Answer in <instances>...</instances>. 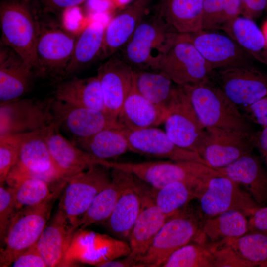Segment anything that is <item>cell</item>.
I'll return each instance as SVG.
<instances>
[{
	"label": "cell",
	"mask_w": 267,
	"mask_h": 267,
	"mask_svg": "<svg viewBox=\"0 0 267 267\" xmlns=\"http://www.w3.org/2000/svg\"><path fill=\"white\" fill-rule=\"evenodd\" d=\"M202 223L198 214L185 207L169 217L137 267H161L173 252L195 241Z\"/></svg>",
	"instance_id": "cell-6"
},
{
	"label": "cell",
	"mask_w": 267,
	"mask_h": 267,
	"mask_svg": "<svg viewBox=\"0 0 267 267\" xmlns=\"http://www.w3.org/2000/svg\"><path fill=\"white\" fill-rule=\"evenodd\" d=\"M225 244L232 248L252 266L259 267L267 261V233L248 231L242 236L216 244Z\"/></svg>",
	"instance_id": "cell-37"
},
{
	"label": "cell",
	"mask_w": 267,
	"mask_h": 267,
	"mask_svg": "<svg viewBox=\"0 0 267 267\" xmlns=\"http://www.w3.org/2000/svg\"><path fill=\"white\" fill-rule=\"evenodd\" d=\"M161 267H213V257L204 245L189 243L173 252Z\"/></svg>",
	"instance_id": "cell-39"
},
{
	"label": "cell",
	"mask_w": 267,
	"mask_h": 267,
	"mask_svg": "<svg viewBox=\"0 0 267 267\" xmlns=\"http://www.w3.org/2000/svg\"><path fill=\"white\" fill-rule=\"evenodd\" d=\"M11 265L13 267H48L37 243L19 254Z\"/></svg>",
	"instance_id": "cell-43"
},
{
	"label": "cell",
	"mask_w": 267,
	"mask_h": 267,
	"mask_svg": "<svg viewBox=\"0 0 267 267\" xmlns=\"http://www.w3.org/2000/svg\"><path fill=\"white\" fill-rule=\"evenodd\" d=\"M241 14L240 0H204L202 30H221Z\"/></svg>",
	"instance_id": "cell-38"
},
{
	"label": "cell",
	"mask_w": 267,
	"mask_h": 267,
	"mask_svg": "<svg viewBox=\"0 0 267 267\" xmlns=\"http://www.w3.org/2000/svg\"><path fill=\"white\" fill-rule=\"evenodd\" d=\"M221 30L235 41L252 57L259 54L267 47L262 30L254 21L243 15L232 19Z\"/></svg>",
	"instance_id": "cell-35"
},
{
	"label": "cell",
	"mask_w": 267,
	"mask_h": 267,
	"mask_svg": "<svg viewBox=\"0 0 267 267\" xmlns=\"http://www.w3.org/2000/svg\"><path fill=\"white\" fill-rule=\"evenodd\" d=\"M96 266L99 267H137V264L133 258L128 255L121 259L100 262L96 265Z\"/></svg>",
	"instance_id": "cell-49"
},
{
	"label": "cell",
	"mask_w": 267,
	"mask_h": 267,
	"mask_svg": "<svg viewBox=\"0 0 267 267\" xmlns=\"http://www.w3.org/2000/svg\"><path fill=\"white\" fill-rule=\"evenodd\" d=\"M75 145L97 158L116 159L129 151L128 141L119 128H107L86 138L75 139Z\"/></svg>",
	"instance_id": "cell-32"
},
{
	"label": "cell",
	"mask_w": 267,
	"mask_h": 267,
	"mask_svg": "<svg viewBox=\"0 0 267 267\" xmlns=\"http://www.w3.org/2000/svg\"><path fill=\"white\" fill-rule=\"evenodd\" d=\"M151 0H135L115 15L105 27L100 59L113 55L130 39L147 14Z\"/></svg>",
	"instance_id": "cell-23"
},
{
	"label": "cell",
	"mask_w": 267,
	"mask_h": 267,
	"mask_svg": "<svg viewBox=\"0 0 267 267\" xmlns=\"http://www.w3.org/2000/svg\"><path fill=\"white\" fill-rule=\"evenodd\" d=\"M241 106L249 120L262 127L267 126V95L251 104Z\"/></svg>",
	"instance_id": "cell-45"
},
{
	"label": "cell",
	"mask_w": 267,
	"mask_h": 267,
	"mask_svg": "<svg viewBox=\"0 0 267 267\" xmlns=\"http://www.w3.org/2000/svg\"><path fill=\"white\" fill-rule=\"evenodd\" d=\"M112 180L111 169L95 165L67 179L59 208L74 230L95 197Z\"/></svg>",
	"instance_id": "cell-7"
},
{
	"label": "cell",
	"mask_w": 267,
	"mask_h": 267,
	"mask_svg": "<svg viewBox=\"0 0 267 267\" xmlns=\"http://www.w3.org/2000/svg\"><path fill=\"white\" fill-rule=\"evenodd\" d=\"M215 169L243 186L260 206L267 202V171L252 152L225 167Z\"/></svg>",
	"instance_id": "cell-25"
},
{
	"label": "cell",
	"mask_w": 267,
	"mask_h": 267,
	"mask_svg": "<svg viewBox=\"0 0 267 267\" xmlns=\"http://www.w3.org/2000/svg\"><path fill=\"white\" fill-rule=\"evenodd\" d=\"M259 267H267V261L261 264Z\"/></svg>",
	"instance_id": "cell-51"
},
{
	"label": "cell",
	"mask_w": 267,
	"mask_h": 267,
	"mask_svg": "<svg viewBox=\"0 0 267 267\" xmlns=\"http://www.w3.org/2000/svg\"><path fill=\"white\" fill-rule=\"evenodd\" d=\"M213 267H252L232 248L225 244L211 245Z\"/></svg>",
	"instance_id": "cell-42"
},
{
	"label": "cell",
	"mask_w": 267,
	"mask_h": 267,
	"mask_svg": "<svg viewBox=\"0 0 267 267\" xmlns=\"http://www.w3.org/2000/svg\"><path fill=\"white\" fill-rule=\"evenodd\" d=\"M53 96V98L63 103L107 114L97 76L86 78L73 76L60 80L55 87Z\"/></svg>",
	"instance_id": "cell-26"
},
{
	"label": "cell",
	"mask_w": 267,
	"mask_h": 267,
	"mask_svg": "<svg viewBox=\"0 0 267 267\" xmlns=\"http://www.w3.org/2000/svg\"><path fill=\"white\" fill-rule=\"evenodd\" d=\"M53 120L43 127V135L52 158L65 181L91 166L104 165L106 160L97 158L66 139Z\"/></svg>",
	"instance_id": "cell-19"
},
{
	"label": "cell",
	"mask_w": 267,
	"mask_h": 267,
	"mask_svg": "<svg viewBox=\"0 0 267 267\" xmlns=\"http://www.w3.org/2000/svg\"><path fill=\"white\" fill-rule=\"evenodd\" d=\"M134 71L122 58L114 55L98 68L97 77L106 113L116 120L133 87Z\"/></svg>",
	"instance_id": "cell-20"
},
{
	"label": "cell",
	"mask_w": 267,
	"mask_h": 267,
	"mask_svg": "<svg viewBox=\"0 0 267 267\" xmlns=\"http://www.w3.org/2000/svg\"><path fill=\"white\" fill-rule=\"evenodd\" d=\"M107 166L130 172L154 189L178 181L205 184L219 172L206 165L195 161L169 160L132 163L108 161Z\"/></svg>",
	"instance_id": "cell-4"
},
{
	"label": "cell",
	"mask_w": 267,
	"mask_h": 267,
	"mask_svg": "<svg viewBox=\"0 0 267 267\" xmlns=\"http://www.w3.org/2000/svg\"><path fill=\"white\" fill-rule=\"evenodd\" d=\"M198 199L207 218L231 210L249 217L261 207L247 191L219 172L209 179Z\"/></svg>",
	"instance_id": "cell-11"
},
{
	"label": "cell",
	"mask_w": 267,
	"mask_h": 267,
	"mask_svg": "<svg viewBox=\"0 0 267 267\" xmlns=\"http://www.w3.org/2000/svg\"><path fill=\"white\" fill-rule=\"evenodd\" d=\"M202 125L237 131L247 134L255 132L249 120L210 79L182 86Z\"/></svg>",
	"instance_id": "cell-2"
},
{
	"label": "cell",
	"mask_w": 267,
	"mask_h": 267,
	"mask_svg": "<svg viewBox=\"0 0 267 267\" xmlns=\"http://www.w3.org/2000/svg\"><path fill=\"white\" fill-rule=\"evenodd\" d=\"M111 182L95 197L79 220L76 229H84L92 224H103L112 213L121 191L120 182L111 174Z\"/></svg>",
	"instance_id": "cell-36"
},
{
	"label": "cell",
	"mask_w": 267,
	"mask_h": 267,
	"mask_svg": "<svg viewBox=\"0 0 267 267\" xmlns=\"http://www.w3.org/2000/svg\"><path fill=\"white\" fill-rule=\"evenodd\" d=\"M168 111L164 123L169 137L179 147L199 154L204 143L206 128L182 86H175Z\"/></svg>",
	"instance_id": "cell-9"
},
{
	"label": "cell",
	"mask_w": 267,
	"mask_h": 267,
	"mask_svg": "<svg viewBox=\"0 0 267 267\" xmlns=\"http://www.w3.org/2000/svg\"><path fill=\"white\" fill-rule=\"evenodd\" d=\"M77 36L59 26L43 23L36 44L35 76L58 82L64 79Z\"/></svg>",
	"instance_id": "cell-8"
},
{
	"label": "cell",
	"mask_w": 267,
	"mask_h": 267,
	"mask_svg": "<svg viewBox=\"0 0 267 267\" xmlns=\"http://www.w3.org/2000/svg\"><path fill=\"white\" fill-rule=\"evenodd\" d=\"M168 112V109L155 105L143 96L134 83L117 120L121 129L138 130L164 123Z\"/></svg>",
	"instance_id": "cell-27"
},
{
	"label": "cell",
	"mask_w": 267,
	"mask_h": 267,
	"mask_svg": "<svg viewBox=\"0 0 267 267\" xmlns=\"http://www.w3.org/2000/svg\"><path fill=\"white\" fill-rule=\"evenodd\" d=\"M52 120L74 135L86 138L107 128L121 129L117 121L106 113L93 109L71 105L50 99Z\"/></svg>",
	"instance_id": "cell-18"
},
{
	"label": "cell",
	"mask_w": 267,
	"mask_h": 267,
	"mask_svg": "<svg viewBox=\"0 0 267 267\" xmlns=\"http://www.w3.org/2000/svg\"><path fill=\"white\" fill-rule=\"evenodd\" d=\"M210 79L237 105H248L267 95V75L253 66L214 70Z\"/></svg>",
	"instance_id": "cell-14"
},
{
	"label": "cell",
	"mask_w": 267,
	"mask_h": 267,
	"mask_svg": "<svg viewBox=\"0 0 267 267\" xmlns=\"http://www.w3.org/2000/svg\"><path fill=\"white\" fill-rule=\"evenodd\" d=\"M34 72L21 57L1 43L0 48V103L17 100L29 89Z\"/></svg>",
	"instance_id": "cell-22"
},
{
	"label": "cell",
	"mask_w": 267,
	"mask_h": 267,
	"mask_svg": "<svg viewBox=\"0 0 267 267\" xmlns=\"http://www.w3.org/2000/svg\"><path fill=\"white\" fill-rule=\"evenodd\" d=\"M186 35L213 70L253 65V57L227 35L205 30Z\"/></svg>",
	"instance_id": "cell-16"
},
{
	"label": "cell",
	"mask_w": 267,
	"mask_h": 267,
	"mask_svg": "<svg viewBox=\"0 0 267 267\" xmlns=\"http://www.w3.org/2000/svg\"><path fill=\"white\" fill-rule=\"evenodd\" d=\"M206 183L178 181L170 183L159 189L150 187L152 198L160 210L170 217L185 207L194 198L198 199Z\"/></svg>",
	"instance_id": "cell-31"
},
{
	"label": "cell",
	"mask_w": 267,
	"mask_h": 267,
	"mask_svg": "<svg viewBox=\"0 0 267 267\" xmlns=\"http://www.w3.org/2000/svg\"><path fill=\"white\" fill-rule=\"evenodd\" d=\"M137 91L152 103L168 109L175 86L166 75L157 70H134Z\"/></svg>",
	"instance_id": "cell-34"
},
{
	"label": "cell",
	"mask_w": 267,
	"mask_h": 267,
	"mask_svg": "<svg viewBox=\"0 0 267 267\" xmlns=\"http://www.w3.org/2000/svg\"><path fill=\"white\" fill-rule=\"evenodd\" d=\"M42 13L34 0H2L0 3L1 43L17 52L34 73Z\"/></svg>",
	"instance_id": "cell-1"
},
{
	"label": "cell",
	"mask_w": 267,
	"mask_h": 267,
	"mask_svg": "<svg viewBox=\"0 0 267 267\" xmlns=\"http://www.w3.org/2000/svg\"><path fill=\"white\" fill-rule=\"evenodd\" d=\"M255 147L258 149L265 164L267 171V126L262 130L255 132L254 135Z\"/></svg>",
	"instance_id": "cell-48"
},
{
	"label": "cell",
	"mask_w": 267,
	"mask_h": 267,
	"mask_svg": "<svg viewBox=\"0 0 267 267\" xmlns=\"http://www.w3.org/2000/svg\"><path fill=\"white\" fill-rule=\"evenodd\" d=\"M111 169V174L120 182L121 191L112 213L103 224L117 238L128 241L141 208L142 181L130 172Z\"/></svg>",
	"instance_id": "cell-13"
},
{
	"label": "cell",
	"mask_w": 267,
	"mask_h": 267,
	"mask_svg": "<svg viewBox=\"0 0 267 267\" xmlns=\"http://www.w3.org/2000/svg\"><path fill=\"white\" fill-rule=\"evenodd\" d=\"M6 182L13 189L18 210L42 203L59 192L61 188L64 186L51 191L49 183L33 177L11 173H9Z\"/></svg>",
	"instance_id": "cell-33"
},
{
	"label": "cell",
	"mask_w": 267,
	"mask_h": 267,
	"mask_svg": "<svg viewBox=\"0 0 267 267\" xmlns=\"http://www.w3.org/2000/svg\"><path fill=\"white\" fill-rule=\"evenodd\" d=\"M204 0H160L156 13L173 30L190 34L202 30Z\"/></svg>",
	"instance_id": "cell-28"
},
{
	"label": "cell",
	"mask_w": 267,
	"mask_h": 267,
	"mask_svg": "<svg viewBox=\"0 0 267 267\" xmlns=\"http://www.w3.org/2000/svg\"><path fill=\"white\" fill-rule=\"evenodd\" d=\"M105 27L102 22L94 21L78 35L65 79L75 76L97 58L100 59Z\"/></svg>",
	"instance_id": "cell-29"
},
{
	"label": "cell",
	"mask_w": 267,
	"mask_h": 267,
	"mask_svg": "<svg viewBox=\"0 0 267 267\" xmlns=\"http://www.w3.org/2000/svg\"><path fill=\"white\" fill-rule=\"evenodd\" d=\"M12 188L0 186V245L3 246L5 236L8 227L18 211Z\"/></svg>",
	"instance_id": "cell-41"
},
{
	"label": "cell",
	"mask_w": 267,
	"mask_h": 267,
	"mask_svg": "<svg viewBox=\"0 0 267 267\" xmlns=\"http://www.w3.org/2000/svg\"><path fill=\"white\" fill-rule=\"evenodd\" d=\"M28 132L0 136V184H4L15 165L21 143Z\"/></svg>",
	"instance_id": "cell-40"
},
{
	"label": "cell",
	"mask_w": 267,
	"mask_h": 267,
	"mask_svg": "<svg viewBox=\"0 0 267 267\" xmlns=\"http://www.w3.org/2000/svg\"><path fill=\"white\" fill-rule=\"evenodd\" d=\"M142 181L141 208L129 238L130 253L137 264L146 253L156 235L168 219L156 205L150 189Z\"/></svg>",
	"instance_id": "cell-21"
},
{
	"label": "cell",
	"mask_w": 267,
	"mask_h": 267,
	"mask_svg": "<svg viewBox=\"0 0 267 267\" xmlns=\"http://www.w3.org/2000/svg\"><path fill=\"white\" fill-rule=\"evenodd\" d=\"M156 70L178 86L197 84L210 79L213 71L186 34H178Z\"/></svg>",
	"instance_id": "cell-10"
},
{
	"label": "cell",
	"mask_w": 267,
	"mask_h": 267,
	"mask_svg": "<svg viewBox=\"0 0 267 267\" xmlns=\"http://www.w3.org/2000/svg\"><path fill=\"white\" fill-rule=\"evenodd\" d=\"M241 15L254 20L267 8V0H240Z\"/></svg>",
	"instance_id": "cell-46"
},
{
	"label": "cell",
	"mask_w": 267,
	"mask_h": 267,
	"mask_svg": "<svg viewBox=\"0 0 267 267\" xmlns=\"http://www.w3.org/2000/svg\"><path fill=\"white\" fill-rule=\"evenodd\" d=\"M43 129V127L27 133L9 173L33 177L50 184L65 181L52 158Z\"/></svg>",
	"instance_id": "cell-15"
},
{
	"label": "cell",
	"mask_w": 267,
	"mask_h": 267,
	"mask_svg": "<svg viewBox=\"0 0 267 267\" xmlns=\"http://www.w3.org/2000/svg\"><path fill=\"white\" fill-rule=\"evenodd\" d=\"M178 34L156 13L146 14L121 48L122 58L134 69L156 70Z\"/></svg>",
	"instance_id": "cell-3"
},
{
	"label": "cell",
	"mask_w": 267,
	"mask_h": 267,
	"mask_svg": "<svg viewBox=\"0 0 267 267\" xmlns=\"http://www.w3.org/2000/svg\"><path fill=\"white\" fill-rule=\"evenodd\" d=\"M251 231L267 233V206L259 207L249 217L248 231Z\"/></svg>",
	"instance_id": "cell-47"
},
{
	"label": "cell",
	"mask_w": 267,
	"mask_h": 267,
	"mask_svg": "<svg viewBox=\"0 0 267 267\" xmlns=\"http://www.w3.org/2000/svg\"><path fill=\"white\" fill-rule=\"evenodd\" d=\"M60 192L42 203L18 210L6 232L0 254V267L11 265L15 258L36 244L48 223L53 203Z\"/></svg>",
	"instance_id": "cell-5"
},
{
	"label": "cell",
	"mask_w": 267,
	"mask_h": 267,
	"mask_svg": "<svg viewBox=\"0 0 267 267\" xmlns=\"http://www.w3.org/2000/svg\"><path fill=\"white\" fill-rule=\"evenodd\" d=\"M199 155L214 169L225 167L251 153L255 147L253 134L209 127L205 128Z\"/></svg>",
	"instance_id": "cell-12"
},
{
	"label": "cell",
	"mask_w": 267,
	"mask_h": 267,
	"mask_svg": "<svg viewBox=\"0 0 267 267\" xmlns=\"http://www.w3.org/2000/svg\"><path fill=\"white\" fill-rule=\"evenodd\" d=\"M247 217L239 211L231 210L206 218L194 242L204 245L207 239L211 244H217L240 237L248 231Z\"/></svg>",
	"instance_id": "cell-30"
},
{
	"label": "cell",
	"mask_w": 267,
	"mask_h": 267,
	"mask_svg": "<svg viewBox=\"0 0 267 267\" xmlns=\"http://www.w3.org/2000/svg\"><path fill=\"white\" fill-rule=\"evenodd\" d=\"M120 129L128 141L130 151L153 158L195 161L207 165L198 153L179 147L161 129L156 127L134 131Z\"/></svg>",
	"instance_id": "cell-17"
},
{
	"label": "cell",
	"mask_w": 267,
	"mask_h": 267,
	"mask_svg": "<svg viewBox=\"0 0 267 267\" xmlns=\"http://www.w3.org/2000/svg\"><path fill=\"white\" fill-rule=\"evenodd\" d=\"M74 231L58 208L37 242L48 267L66 266V256Z\"/></svg>",
	"instance_id": "cell-24"
},
{
	"label": "cell",
	"mask_w": 267,
	"mask_h": 267,
	"mask_svg": "<svg viewBox=\"0 0 267 267\" xmlns=\"http://www.w3.org/2000/svg\"><path fill=\"white\" fill-rule=\"evenodd\" d=\"M44 14H59L74 8L87 0H34Z\"/></svg>",
	"instance_id": "cell-44"
},
{
	"label": "cell",
	"mask_w": 267,
	"mask_h": 267,
	"mask_svg": "<svg viewBox=\"0 0 267 267\" xmlns=\"http://www.w3.org/2000/svg\"><path fill=\"white\" fill-rule=\"evenodd\" d=\"M262 31L263 32V33L264 34V36L265 39L266 45L267 47V20L264 23V25L262 27Z\"/></svg>",
	"instance_id": "cell-50"
}]
</instances>
